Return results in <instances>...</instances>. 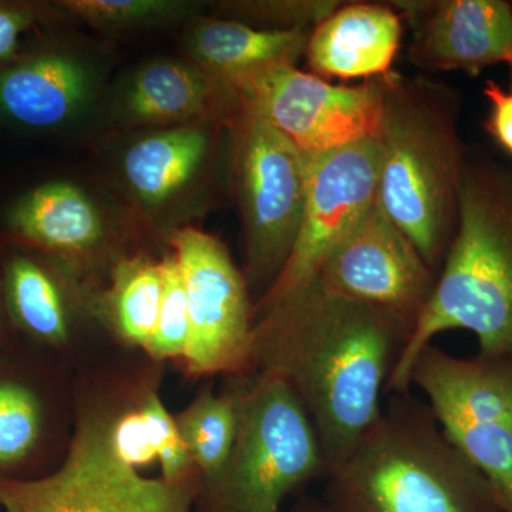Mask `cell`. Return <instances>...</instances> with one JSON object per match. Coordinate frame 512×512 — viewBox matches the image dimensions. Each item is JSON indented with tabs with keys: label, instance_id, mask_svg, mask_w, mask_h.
<instances>
[{
	"label": "cell",
	"instance_id": "obj_13",
	"mask_svg": "<svg viewBox=\"0 0 512 512\" xmlns=\"http://www.w3.org/2000/svg\"><path fill=\"white\" fill-rule=\"evenodd\" d=\"M3 296L13 325L74 373L119 348L101 322L97 303L87 305L73 276L60 266L10 256L3 269Z\"/></svg>",
	"mask_w": 512,
	"mask_h": 512
},
{
	"label": "cell",
	"instance_id": "obj_28",
	"mask_svg": "<svg viewBox=\"0 0 512 512\" xmlns=\"http://www.w3.org/2000/svg\"><path fill=\"white\" fill-rule=\"evenodd\" d=\"M291 512H329L320 498H302Z\"/></svg>",
	"mask_w": 512,
	"mask_h": 512
},
{
	"label": "cell",
	"instance_id": "obj_22",
	"mask_svg": "<svg viewBox=\"0 0 512 512\" xmlns=\"http://www.w3.org/2000/svg\"><path fill=\"white\" fill-rule=\"evenodd\" d=\"M161 298V261L133 256L117 262L109 289L97 299L101 322L114 343L144 352L156 330Z\"/></svg>",
	"mask_w": 512,
	"mask_h": 512
},
{
	"label": "cell",
	"instance_id": "obj_21",
	"mask_svg": "<svg viewBox=\"0 0 512 512\" xmlns=\"http://www.w3.org/2000/svg\"><path fill=\"white\" fill-rule=\"evenodd\" d=\"M210 147V131L197 124L148 134L134 141L124 156L128 187L148 205L163 204L197 175Z\"/></svg>",
	"mask_w": 512,
	"mask_h": 512
},
{
	"label": "cell",
	"instance_id": "obj_14",
	"mask_svg": "<svg viewBox=\"0 0 512 512\" xmlns=\"http://www.w3.org/2000/svg\"><path fill=\"white\" fill-rule=\"evenodd\" d=\"M412 28L409 59L431 72L512 66V8L503 0H400Z\"/></svg>",
	"mask_w": 512,
	"mask_h": 512
},
{
	"label": "cell",
	"instance_id": "obj_5",
	"mask_svg": "<svg viewBox=\"0 0 512 512\" xmlns=\"http://www.w3.org/2000/svg\"><path fill=\"white\" fill-rule=\"evenodd\" d=\"M237 394V440L227 463L202 480L194 512H279L288 495L329 476L308 414L271 373L225 377Z\"/></svg>",
	"mask_w": 512,
	"mask_h": 512
},
{
	"label": "cell",
	"instance_id": "obj_25",
	"mask_svg": "<svg viewBox=\"0 0 512 512\" xmlns=\"http://www.w3.org/2000/svg\"><path fill=\"white\" fill-rule=\"evenodd\" d=\"M62 5L77 18L113 28L157 22L180 9V3L163 0H69Z\"/></svg>",
	"mask_w": 512,
	"mask_h": 512
},
{
	"label": "cell",
	"instance_id": "obj_9",
	"mask_svg": "<svg viewBox=\"0 0 512 512\" xmlns=\"http://www.w3.org/2000/svg\"><path fill=\"white\" fill-rule=\"evenodd\" d=\"M235 109L265 120L305 154H320L375 138L383 77L336 86L293 64L266 67L225 86Z\"/></svg>",
	"mask_w": 512,
	"mask_h": 512
},
{
	"label": "cell",
	"instance_id": "obj_20",
	"mask_svg": "<svg viewBox=\"0 0 512 512\" xmlns=\"http://www.w3.org/2000/svg\"><path fill=\"white\" fill-rule=\"evenodd\" d=\"M312 30L252 28L238 20H205L194 29L191 50L202 69L222 87L266 67L305 56Z\"/></svg>",
	"mask_w": 512,
	"mask_h": 512
},
{
	"label": "cell",
	"instance_id": "obj_12",
	"mask_svg": "<svg viewBox=\"0 0 512 512\" xmlns=\"http://www.w3.org/2000/svg\"><path fill=\"white\" fill-rule=\"evenodd\" d=\"M316 275L335 291L396 313L413 326L437 282L413 242L377 202L329 252Z\"/></svg>",
	"mask_w": 512,
	"mask_h": 512
},
{
	"label": "cell",
	"instance_id": "obj_7",
	"mask_svg": "<svg viewBox=\"0 0 512 512\" xmlns=\"http://www.w3.org/2000/svg\"><path fill=\"white\" fill-rule=\"evenodd\" d=\"M232 177L244 231L245 279L258 303L284 272L301 229L308 154L265 120L235 109Z\"/></svg>",
	"mask_w": 512,
	"mask_h": 512
},
{
	"label": "cell",
	"instance_id": "obj_30",
	"mask_svg": "<svg viewBox=\"0 0 512 512\" xmlns=\"http://www.w3.org/2000/svg\"><path fill=\"white\" fill-rule=\"evenodd\" d=\"M510 69H511V82H512V66H510Z\"/></svg>",
	"mask_w": 512,
	"mask_h": 512
},
{
	"label": "cell",
	"instance_id": "obj_8",
	"mask_svg": "<svg viewBox=\"0 0 512 512\" xmlns=\"http://www.w3.org/2000/svg\"><path fill=\"white\" fill-rule=\"evenodd\" d=\"M441 430L512 512V359H460L431 343L412 369Z\"/></svg>",
	"mask_w": 512,
	"mask_h": 512
},
{
	"label": "cell",
	"instance_id": "obj_6",
	"mask_svg": "<svg viewBox=\"0 0 512 512\" xmlns=\"http://www.w3.org/2000/svg\"><path fill=\"white\" fill-rule=\"evenodd\" d=\"M76 427L62 466L33 480H0L5 512H194L195 488L147 478L114 456L99 363L76 376Z\"/></svg>",
	"mask_w": 512,
	"mask_h": 512
},
{
	"label": "cell",
	"instance_id": "obj_19",
	"mask_svg": "<svg viewBox=\"0 0 512 512\" xmlns=\"http://www.w3.org/2000/svg\"><path fill=\"white\" fill-rule=\"evenodd\" d=\"M127 119L147 126H174L220 109H234L231 94L202 67L164 59L144 64L124 96Z\"/></svg>",
	"mask_w": 512,
	"mask_h": 512
},
{
	"label": "cell",
	"instance_id": "obj_10",
	"mask_svg": "<svg viewBox=\"0 0 512 512\" xmlns=\"http://www.w3.org/2000/svg\"><path fill=\"white\" fill-rule=\"evenodd\" d=\"M171 245L190 312V340L181 366L194 377L252 372L254 302L244 272L221 241L200 229H178Z\"/></svg>",
	"mask_w": 512,
	"mask_h": 512
},
{
	"label": "cell",
	"instance_id": "obj_3",
	"mask_svg": "<svg viewBox=\"0 0 512 512\" xmlns=\"http://www.w3.org/2000/svg\"><path fill=\"white\" fill-rule=\"evenodd\" d=\"M457 96L427 79L383 76L377 204L439 276L456 234L464 161Z\"/></svg>",
	"mask_w": 512,
	"mask_h": 512
},
{
	"label": "cell",
	"instance_id": "obj_16",
	"mask_svg": "<svg viewBox=\"0 0 512 512\" xmlns=\"http://www.w3.org/2000/svg\"><path fill=\"white\" fill-rule=\"evenodd\" d=\"M402 20L393 6L342 3L312 29L305 53L309 67L322 79L386 76L400 49Z\"/></svg>",
	"mask_w": 512,
	"mask_h": 512
},
{
	"label": "cell",
	"instance_id": "obj_2",
	"mask_svg": "<svg viewBox=\"0 0 512 512\" xmlns=\"http://www.w3.org/2000/svg\"><path fill=\"white\" fill-rule=\"evenodd\" d=\"M457 329L481 356L512 359V170L501 165L466 163L456 234L386 393H409L421 350Z\"/></svg>",
	"mask_w": 512,
	"mask_h": 512
},
{
	"label": "cell",
	"instance_id": "obj_15",
	"mask_svg": "<svg viewBox=\"0 0 512 512\" xmlns=\"http://www.w3.org/2000/svg\"><path fill=\"white\" fill-rule=\"evenodd\" d=\"M76 376L53 389L36 380L0 375V480L50 457L62 466L76 427Z\"/></svg>",
	"mask_w": 512,
	"mask_h": 512
},
{
	"label": "cell",
	"instance_id": "obj_4",
	"mask_svg": "<svg viewBox=\"0 0 512 512\" xmlns=\"http://www.w3.org/2000/svg\"><path fill=\"white\" fill-rule=\"evenodd\" d=\"M329 512H503L426 402L392 393L320 497Z\"/></svg>",
	"mask_w": 512,
	"mask_h": 512
},
{
	"label": "cell",
	"instance_id": "obj_11",
	"mask_svg": "<svg viewBox=\"0 0 512 512\" xmlns=\"http://www.w3.org/2000/svg\"><path fill=\"white\" fill-rule=\"evenodd\" d=\"M379 170L376 138L308 154L305 210L298 239L284 272L256 303L254 313L318 274L329 252L376 204Z\"/></svg>",
	"mask_w": 512,
	"mask_h": 512
},
{
	"label": "cell",
	"instance_id": "obj_23",
	"mask_svg": "<svg viewBox=\"0 0 512 512\" xmlns=\"http://www.w3.org/2000/svg\"><path fill=\"white\" fill-rule=\"evenodd\" d=\"M175 417L178 431L201 481L211 478L227 463L237 440V394L225 380L220 393L202 386L194 400Z\"/></svg>",
	"mask_w": 512,
	"mask_h": 512
},
{
	"label": "cell",
	"instance_id": "obj_26",
	"mask_svg": "<svg viewBox=\"0 0 512 512\" xmlns=\"http://www.w3.org/2000/svg\"><path fill=\"white\" fill-rule=\"evenodd\" d=\"M484 96L490 101L491 109L485 124L488 133L512 156V82L511 89L505 90L493 80H488Z\"/></svg>",
	"mask_w": 512,
	"mask_h": 512
},
{
	"label": "cell",
	"instance_id": "obj_29",
	"mask_svg": "<svg viewBox=\"0 0 512 512\" xmlns=\"http://www.w3.org/2000/svg\"><path fill=\"white\" fill-rule=\"evenodd\" d=\"M0 342H2V318H0Z\"/></svg>",
	"mask_w": 512,
	"mask_h": 512
},
{
	"label": "cell",
	"instance_id": "obj_1",
	"mask_svg": "<svg viewBox=\"0 0 512 512\" xmlns=\"http://www.w3.org/2000/svg\"><path fill=\"white\" fill-rule=\"evenodd\" d=\"M414 326L319 275L256 309L252 370L281 377L311 420L329 474L382 413V394Z\"/></svg>",
	"mask_w": 512,
	"mask_h": 512
},
{
	"label": "cell",
	"instance_id": "obj_18",
	"mask_svg": "<svg viewBox=\"0 0 512 512\" xmlns=\"http://www.w3.org/2000/svg\"><path fill=\"white\" fill-rule=\"evenodd\" d=\"M10 229L30 244L70 259H84L103 245L100 212L77 185L55 181L23 195L8 214Z\"/></svg>",
	"mask_w": 512,
	"mask_h": 512
},
{
	"label": "cell",
	"instance_id": "obj_27",
	"mask_svg": "<svg viewBox=\"0 0 512 512\" xmlns=\"http://www.w3.org/2000/svg\"><path fill=\"white\" fill-rule=\"evenodd\" d=\"M32 18L29 10L0 6V60L13 56L19 37L29 28Z\"/></svg>",
	"mask_w": 512,
	"mask_h": 512
},
{
	"label": "cell",
	"instance_id": "obj_17",
	"mask_svg": "<svg viewBox=\"0 0 512 512\" xmlns=\"http://www.w3.org/2000/svg\"><path fill=\"white\" fill-rule=\"evenodd\" d=\"M93 77L76 57L47 53L0 69V114L30 128L53 130L87 106Z\"/></svg>",
	"mask_w": 512,
	"mask_h": 512
},
{
	"label": "cell",
	"instance_id": "obj_24",
	"mask_svg": "<svg viewBox=\"0 0 512 512\" xmlns=\"http://www.w3.org/2000/svg\"><path fill=\"white\" fill-rule=\"evenodd\" d=\"M163 271V298L158 312L157 326L153 338L144 353L154 362L168 360L181 365L190 340V312L185 295L183 276L173 254L161 259Z\"/></svg>",
	"mask_w": 512,
	"mask_h": 512
}]
</instances>
